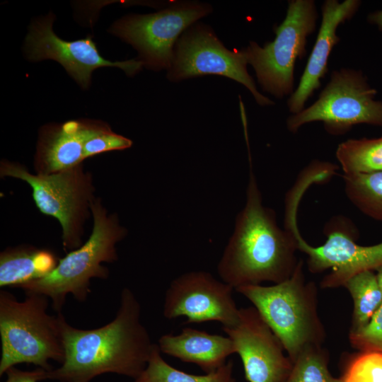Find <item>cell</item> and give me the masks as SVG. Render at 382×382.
<instances>
[{"instance_id":"6da1fadb","label":"cell","mask_w":382,"mask_h":382,"mask_svg":"<svg viewBox=\"0 0 382 382\" xmlns=\"http://www.w3.org/2000/svg\"><path fill=\"white\" fill-rule=\"evenodd\" d=\"M64 361L45 370L43 380L91 382L105 374L136 379L145 369L154 343L141 322V306L134 293L124 288L112 320L94 329L69 324L60 312Z\"/></svg>"},{"instance_id":"7a4b0ae2","label":"cell","mask_w":382,"mask_h":382,"mask_svg":"<svg viewBox=\"0 0 382 382\" xmlns=\"http://www.w3.org/2000/svg\"><path fill=\"white\" fill-rule=\"evenodd\" d=\"M294 234L281 228L274 212L262 204L255 175L250 174L246 202L217 266L221 280L235 290L263 282L278 284L294 273L299 260Z\"/></svg>"},{"instance_id":"3957f363","label":"cell","mask_w":382,"mask_h":382,"mask_svg":"<svg viewBox=\"0 0 382 382\" xmlns=\"http://www.w3.org/2000/svg\"><path fill=\"white\" fill-rule=\"evenodd\" d=\"M299 259L292 275L271 286L247 285L236 289L257 310L294 362L308 347L322 345L324 325L318 309V288L306 281Z\"/></svg>"},{"instance_id":"277c9868","label":"cell","mask_w":382,"mask_h":382,"mask_svg":"<svg viewBox=\"0 0 382 382\" xmlns=\"http://www.w3.org/2000/svg\"><path fill=\"white\" fill-rule=\"evenodd\" d=\"M91 210L93 225L88 239L59 259L57 267L47 276L19 287L25 293L47 296L57 313L61 312L68 295L83 302L91 292V280L109 277L108 268L102 263L117 260L116 245L127 235L117 214H108L100 198L93 201Z\"/></svg>"},{"instance_id":"5b68a950","label":"cell","mask_w":382,"mask_h":382,"mask_svg":"<svg viewBox=\"0 0 382 382\" xmlns=\"http://www.w3.org/2000/svg\"><path fill=\"white\" fill-rule=\"evenodd\" d=\"M49 298L25 293L23 301L6 290L0 291V376L19 364H32L46 371L51 361L64 359L59 314L50 315Z\"/></svg>"},{"instance_id":"8992f818","label":"cell","mask_w":382,"mask_h":382,"mask_svg":"<svg viewBox=\"0 0 382 382\" xmlns=\"http://www.w3.org/2000/svg\"><path fill=\"white\" fill-rule=\"evenodd\" d=\"M0 176L17 178L30 185L40 212L59 222L64 249L73 250L83 244V226L92 215L91 205L96 199L92 175L85 171L83 163L41 175L32 174L25 166L4 159L0 163Z\"/></svg>"},{"instance_id":"52a82bcc","label":"cell","mask_w":382,"mask_h":382,"mask_svg":"<svg viewBox=\"0 0 382 382\" xmlns=\"http://www.w3.org/2000/svg\"><path fill=\"white\" fill-rule=\"evenodd\" d=\"M318 17L314 1H289L286 16L274 30V40L263 47L250 42L244 48L265 91L278 98L293 93L295 63L306 53L307 38L315 30Z\"/></svg>"},{"instance_id":"ba28073f","label":"cell","mask_w":382,"mask_h":382,"mask_svg":"<svg viewBox=\"0 0 382 382\" xmlns=\"http://www.w3.org/2000/svg\"><path fill=\"white\" fill-rule=\"evenodd\" d=\"M359 71H333L318 100L286 121L289 131L296 133L303 125L322 122L327 132L344 134L359 124L382 127V101Z\"/></svg>"},{"instance_id":"9c48e42d","label":"cell","mask_w":382,"mask_h":382,"mask_svg":"<svg viewBox=\"0 0 382 382\" xmlns=\"http://www.w3.org/2000/svg\"><path fill=\"white\" fill-rule=\"evenodd\" d=\"M296 214L285 216L284 228L296 239L298 250L307 255V267L312 273L331 271L320 282L323 288L343 286L353 276L382 266V242L361 245L356 242L357 230L348 219L338 216L325 226L327 239L319 246H312L304 240L297 226Z\"/></svg>"},{"instance_id":"30bf717a","label":"cell","mask_w":382,"mask_h":382,"mask_svg":"<svg viewBox=\"0 0 382 382\" xmlns=\"http://www.w3.org/2000/svg\"><path fill=\"white\" fill-rule=\"evenodd\" d=\"M212 10L204 3H173L157 13L126 16L115 21L110 32L137 50L143 66L168 71L179 36Z\"/></svg>"},{"instance_id":"8fae6325","label":"cell","mask_w":382,"mask_h":382,"mask_svg":"<svg viewBox=\"0 0 382 382\" xmlns=\"http://www.w3.org/2000/svg\"><path fill=\"white\" fill-rule=\"evenodd\" d=\"M247 64L244 48L231 51L210 28L195 23L176 42L167 78L176 82L206 74L226 76L248 88L258 105H273V101L257 90L253 79L248 72Z\"/></svg>"},{"instance_id":"7c38bea8","label":"cell","mask_w":382,"mask_h":382,"mask_svg":"<svg viewBox=\"0 0 382 382\" xmlns=\"http://www.w3.org/2000/svg\"><path fill=\"white\" fill-rule=\"evenodd\" d=\"M54 21V15L50 13L32 22L24 45L29 60L57 61L83 88L89 87L92 72L97 68L118 67L128 76L141 69L143 63L139 59L110 62L103 58L90 36L74 41L61 39L52 30Z\"/></svg>"},{"instance_id":"4fadbf2b","label":"cell","mask_w":382,"mask_h":382,"mask_svg":"<svg viewBox=\"0 0 382 382\" xmlns=\"http://www.w3.org/2000/svg\"><path fill=\"white\" fill-rule=\"evenodd\" d=\"M234 289L204 271H192L174 279L164 297L163 315L169 320L186 317V323L216 321L222 327L235 325L239 308Z\"/></svg>"},{"instance_id":"5bb4252c","label":"cell","mask_w":382,"mask_h":382,"mask_svg":"<svg viewBox=\"0 0 382 382\" xmlns=\"http://www.w3.org/2000/svg\"><path fill=\"white\" fill-rule=\"evenodd\" d=\"M243 363L248 382H284L293 367L280 340L254 306L239 308L237 323L222 327Z\"/></svg>"},{"instance_id":"9a60e30c","label":"cell","mask_w":382,"mask_h":382,"mask_svg":"<svg viewBox=\"0 0 382 382\" xmlns=\"http://www.w3.org/2000/svg\"><path fill=\"white\" fill-rule=\"evenodd\" d=\"M109 127L104 122L87 119L42 127L34 158L35 173L52 174L83 163L86 141Z\"/></svg>"},{"instance_id":"2e32d148","label":"cell","mask_w":382,"mask_h":382,"mask_svg":"<svg viewBox=\"0 0 382 382\" xmlns=\"http://www.w3.org/2000/svg\"><path fill=\"white\" fill-rule=\"evenodd\" d=\"M361 1L326 0L322 6V21L318 35L297 88L290 96L287 106L292 114L304 109V105L320 86V79L328 71L330 54L340 41L337 35L339 25L352 18Z\"/></svg>"},{"instance_id":"e0dca14e","label":"cell","mask_w":382,"mask_h":382,"mask_svg":"<svg viewBox=\"0 0 382 382\" xmlns=\"http://www.w3.org/2000/svg\"><path fill=\"white\" fill-rule=\"evenodd\" d=\"M157 345L162 354L194 364L204 373L216 370L235 354L233 343L227 335L191 328H183L178 335H163Z\"/></svg>"},{"instance_id":"ac0fdd59","label":"cell","mask_w":382,"mask_h":382,"mask_svg":"<svg viewBox=\"0 0 382 382\" xmlns=\"http://www.w3.org/2000/svg\"><path fill=\"white\" fill-rule=\"evenodd\" d=\"M59 259L47 248L22 245L0 253V286L19 288L50 274Z\"/></svg>"},{"instance_id":"d6986e66","label":"cell","mask_w":382,"mask_h":382,"mask_svg":"<svg viewBox=\"0 0 382 382\" xmlns=\"http://www.w3.org/2000/svg\"><path fill=\"white\" fill-rule=\"evenodd\" d=\"M133 382H237L233 376V362L227 361L216 370L202 375L176 369L162 357L154 343L147 366Z\"/></svg>"},{"instance_id":"ffe728a7","label":"cell","mask_w":382,"mask_h":382,"mask_svg":"<svg viewBox=\"0 0 382 382\" xmlns=\"http://www.w3.org/2000/svg\"><path fill=\"white\" fill-rule=\"evenodd\" d=\"M335 155L343 174L382 171V136L347 139L338 144Z\"/></svg>"},{"instance_id":"44dd1931","label":"cell","mask_w":382,"mask_h":382,"mask_svg":"<svg viewBox=\"0 0 382 382\" xmlns=\"http://www.w3.org/2000/svg\"><path fill=\"white\" fill-rule=\"evenodd\" d=\"M343 286L349 291L354 303L349 332L359 330L369 323L382 305V291L376 273L372 270L360 272L347 280Z\"/></svg>"},{"instance_id":"7402d4cb","label":"cell","mask_w":382,"mask_h":382,"mask_svg":"<svg viewBox=\"0 0 382 382\" xmlns=\"http://www.w3.org/2000/svg\"><path fill=\"white\" fill-rule=\"evenodd\" d=\"M345 192L363 214L382 222V171L343 174Z\"/></svg>"},{"instance_id":"603a6c76","label":"cell","mask_w":382,"mask_h":382,"mask_svg":"<svg viewBox=\"0 0 382 382\" xmlns=\"http://www.w3.org/2000/svg\"><path fill=\"white\" fill-rule=\"evenodd\" d=\"M329 356L322 345L306 348L293 362V367L284 382H340L328 367Z\"/></svg>"},{"instance_id":"cb8c5ba5","label":"cell","mask_w":382,"mask_h":382,"mask_svg":"<svg viewBox=\"0 0 382 382\" xmlns=\"http://www.w3.org/2000/svg\"><path fill=\"white\" fill-rule=\"evenodd\" d=\"M340 382H382V351L360 352L348 364Z\"/></svg>"},{"instance_id":"d4e9b609","label":"cell","mask_w":382,"mask_h":382,"mask_svg":"<svg viewBox=\"0 0 382 382\" xmlns=\"http://www.w3.org/2000/svg\"><path fill=\"white\" fill-rule=\"evenodd\" d=\"M349 339L352 346L360 352L382 351V305L364 328L349 332Z\"/></svg>"},{"instance_id":"484cf974","label":"cell","mask_w":382,"mask_h":382,"mask_svg":"<svg viewBox=\"0 0 382 382\" xmlns=\"http://www.w3.org/2000/svg\"><path fill=\"white\" fill-rule=\"evenodd\" d=\"M132 141L112 131L110 127L86 141L83 146L84 159L99 154L129 148Z\"/></svg>"},{"instance_id":"4316f807","label":"cell","mask_w":382,"mask_h":382,"mask_svg":"<svg viewBox=\"0 0 382 382\" xmlns=\"http://www.w3.org/2000/svg\"><path fill=\"white\" fill-rule=\"evenodd\" d=\"M44 371L45 369L37 367L32 371H23L13 366L6 371L4 382H39L43 380Z\"/></svg>"},{"instance_id":"83f0119b","label":"cell","mask_w":382,"mask_h":382,"mask_svg":"<svg viewBox=\"0 0 382 382\" xmlns=\"http://www.w3.org/2000/svg\"><path fill=\"white\" fill-rule=\"evenodd\" d=\"M368 19L369 22L376 25L382 30V10L371 13Z\"/></svg>"},{"instance_id":"f1b7e54d","label":"cell","mask_w":382,"mask_h":382,"mask_svg":"<svg viewBox=\"0 0 382 382\" xmlns=\"http://www.w3.org/2000/svg\"><path fill=\"white\" fill-rule=\"evenodd\" d=\"M376 275L378 286L382 291V266L376 270Z\"/></svg>"}]
</instances>
